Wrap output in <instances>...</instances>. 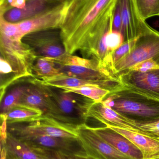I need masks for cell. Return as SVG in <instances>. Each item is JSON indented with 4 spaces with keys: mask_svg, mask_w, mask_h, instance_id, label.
Segmentation results:
<instances>
[{
    "mask_svg": "<svg viewBox=\"0 0 159 159\" xmlns=\"http://www.w3.org/2000/svg\"><path fill=\"white\" fill-rule=\"evenodd\" d=\"M132 141L141 151L143 159L159 158V139L118 127L108 126Z\"/></svg>",
    "mask_w": 159,
    "mask_h": 159,
    "instance_id": "15",
    "label": "cell"
},
{
    "mask_svg": "<svg viewBox=\"0 0 159 159\" xmlns=\"http://www.w3.org/2000/svg\"><path fill=\"white\" fill-rule=\"evenodd\" d=\"M1 126L0 132V140H1V147L3 146L5 143L8 135L7 129V122L6 117L4 115H1Z\"/></svg>",
    "mask_w": 159,
    "mask_h": 159,
    "instance_id": "31",
    "label": "cell"
},
{
    "mask_svg": "<svg viewBox=\"0 0 159 159\" xmlns=\"http://www.w3.org/2000/svg\"><path fill=\"white\" fill-rule=\"evenodd\" d=\"M149 59L159 65V32L155 30L138 38L131 52L114 65L115 74L119 78L135 65Z\"/></svg>",
    "mask_w": 159,
    "mask_h": 159,
    "instance_id": "7",
    "label": "cell"
},
{
    "mask_svg": "<svg viewBox=\"0 0 159 159\" xmlns=\"http://www.w3.org/2000/svg\"><path fill=\"white\" fill-rule=\"evenodd\" d=\"M0 32L7 39L22 41L25 35L21 31L17 23H12L5 20L3 16H0Z\"/></svg>",
    "mask_w": 159,
    "mask_h": 159,
    "instance_id": "25",
    "label": "cell"
},
{
    "mask_svg": "<svg viewBox=\"0 0 159 159\" xmlns=\"http://www.w3.org/2000/svg\"><path fill=\"white\" fill-rule=\"evenodd\" d=\"M33 76L39 79L46 77L65 75L56 67L54 63L46 57H38L35 60L32 68Z\"/></svg>",
    "mask_w": 159,
    "mask_h": 159,
    "instance_id": "20",
    "label": "cell"
},
{
    "mask_svg": "<svg viewBox=\"0 0 159 159\" xmlns=\"http://www.w3.org/2000/svg\"><path fill=\"white\" fill-rule=\"evenodd\" d=\"M70 1H59L56 4H49L38 14L17 24L25 36L32 32L60 29L66 18Z\"/></svg>",
    "mask_w": 159,
    "mask_h": 159,
    "instance_id": "6",
    "label": "cell"
},
{
    "mask_svg": "<svg viewBox=\"0 0 159 159\" xmlns=\"http://www.w3.org/2000/svg\"><path fill=\"white\" fill-rule=\"evenodd\" d=\"M122 17L121 11L120 1L117 0L114 9L112 22V30L121 32V29Z\"/></svg>",
    "mask_w": 159,
    "mask_h": 159,
    "instance_id": "30",
    "label": "cell"
},
{
    "mask_svg": "<svg viewBox=\"0 0 159 159\" xmlns=\"http://www.w3.org/2000/svg\"><path fill=\"white\" fill-rule=\"evenodd\" d=\"M11 7H14L16 9H24L26 5L27 1L25 0H11L8 1Z\"/></svg>",
    "mask_w": 159,
    "mask_h": 159,
    "instance_id": "33",
    "label": "cell"
},
{
    "mask_svg": "<svg viewBox=\"0 0 159 159\" xmlns=\"http://www.w3.org/2000/svg\"><path fill=\"white\" fill-rule=\"evenodd\" d=\"M35 84V86L33 84L32 86H29L23 95L19 105L39 110L43 112V115H46L52 105L48 88L41 84L39 86L38 84Z\"/></svg>",
    "mask_w": 159,
    "mask_h": 159,
    "instance_id": "16",
    "label": "cell"
},
{
    "mask_svg": "<svg viewBox=\"0 0 159 159\" xmlns=\"http://www.w3.org/2000/svg\"><path fill=\"white\" fill-rule=\"evenodd\" d=\"M121 11V33L124 42L138 39L154 30L140 17L135 0H120Z\"/></svg>",
    "mask_w": 159,
    "mask_h": 159,
    "instance_id": "10",
    "label": "cell"
},
{
    "mask_svg": "<svg viewBox=\"0 0 159 159\" xmlns=\"http://www.w3.org/2000/svg\"><path fill=\"white\" fill-rule=\"evenodd\" d=\"M124 42L123 36L121 32L111 30L107 35L106 43L110 53L113 55V52L117 50Z\"/></svg>",
    "mask_w": 159,
    "mask_h": 159,
    "instance_id": "26",
    "label": "cell"
},
{
    "mask_svg": "<svg viewBox=\"0 0 159 159\" xmlns=\"http://www.w3.org/2000/svg\"><path fill=\"white\" fill-rule=\"evenodd\" d=\"M76 131L86 153L95 159H134L116 150L86 124L79 126Z\"/></svg>",
    "mask_w": 159,
    "mask_h": 159,
    "instance_id": "8",
    "label": "cell"
},
{
    "mask_svg": "<svg viewBox=\"0 0 159 159\" xmlns=\"http://www.w3.org/2000/svg\"><path fill=\"white\" fill-rule=\"evenodd\" d=\"M6 150L7 159H42L23 141L8 132L3 146Z\"/></svg>",
    "mask_w": 159,
    "mask_h": 159,
    "instance_id": "18",
    "label": "cell"
},
{
    "mask_svg": "<svg viewBox=\"0 0 159 159\" xmlns=\"http://www.w3.org/2000/svg\"><path fill=\"white\" fill-rule=\"evenodd\" d=\"M88 118L95 119L107 126L118 127L153 137L140 129L135 122L107 107L102 102H94L93 104L88 111Z\"/></svg>",
    "mask_w": 159,
    "mask_h": 159,
    "instance_id": "13",
    "label": "cell"
},
{
    "mask_svg": "<svg viewBox=\"0 0 159 159\" xmlns=\"http://www.w3.org/2000/svg\"><path fill=\"white\" fill-rule=\"evenodd\" d=\"M31 149L42 159H96L88 154L76 155L44 149Z\"/></svg>",
    "mask_w": 159,
    "mask_h": 159,
    "instance_id": "24",
    "label": "cell"
},
{
    "mask_svg": "<svg viewBox=\"0 0 159 159\" xmlns=\"http://www.w3.org/2000/svg\"><path fill=\"white\" fill-rule=\"evenodd\" d=\"M19 139L30 148L44 149L76 155L87 154L79 138L40 136L23 138Z\"/></svg>",
    "mask_w": 159,
    "mask_h": 159,
    "instance_id": "12",
    "label": "cell"
},
{
    "mask_svg": "<svg viewBox=\"0 0 159 159\" xmlns=\"http://www.w3.org/2000/svg\"><path fill=\"white\" fill-rule=\"evenodd\" d=\"M60 89L86 97L95 102H102L105 97L111 93L106 89L95 86H84L79 88L64 87Z\"/></svg>",
    "mask_w": 159,
    "mask_h": 159,
    "instance_id": "22",
    "label": "cell"
},
{
    "mask_svg": "<svg viewBox=\"0 0 159 159\" xmlns=\"http://www.w3.org/2000/svg\"><path fill=\"white\" fill-rule=\"evenodd\" d=\"M2 115L6 117L7 123L12 124L32 120L43 115V112L39 110L18 105L7 113Z\"/></svg>",
    "mask_w": 159,
    "mask_h": 159,
    "instance_id": "19",
    "label": "cell"
},
{
    "mask_svg": "<svg viewBox=\"0 0 159 159\" xmlns=\"http://www.w3.org/2000/svg\"><path fill=\"white\" fill-rule=\"evenodd\" d=\"M137 124L143 131L159 139V120L151 122Z\"/></svg>",
    "mask_w": 159,
    "mask_h": 159,
    "instance_id": "29",
    "label": "cell"
},
{
    "mask_svg": "<svg viewBox=\"0 0 159 159\" xmlns=\"http://www.w3.org/2000/svg\"><path fill=\"white\" fill-rule=\"evenodd\" d=\"M137 39L124 42L119 48L113 52L112 61L114 66L131 52L135 45Z\"/></svg>",
    "mask_w": 159,
    "mask_h": 159,
    "instance_id": "27",
    "label": "cell"
},
{
    "mask_svg": "<svg viewBox=\"0 0 159 159\" xmlns=\"http://www.w3.org/2000/svg\"><path fill=\"white\" fill-rule=\"evenodd\" d=\"M119 78L126 88L159 100V69L146 72L129 70Z\"/></svg>",
    "mask_w": 159,
    "mask_h": 159,
    "instance_id": "11",
    "label": "cell"
},
{
    "mask_svg": "<svg viewBox=\"0 0 159 159\" xmlns=\"http://www.w3.org/2000/svg\"><path fill=\"white\" fill-rule=\"evenodd\" d=\"M51 1L45 0H31L27 1L24 9H11L3 16L5 20L12 23H16L27 20L38 14L46 8Z\"/></svg>",
    "mask_w": 159,
    "mask_h": 159,
    "instance_id": "17",
    "label": "cell"
},
{
    "mask_svg": "<svg viewBox=\"0 0 159 159\" xmlns=\"http://www.w3.org/2000/svg\"><path fill=\"white\" fill-rule=\"evenodd\" d=\"M102 102L137 123L159 120V100L125 86L110 93Z\"/></svg>",
    "mask_w": 159,
    "mask_h": 159,
    "instance_id": "2",
    "label": "cell"
},
{
    "mask_svg": "<svg viewBox=\"0 0 159 159\" xmlns=\"http://www.w3.org/2000/svg\"><path fill=\"white\" fill-rule=\"evenodd\" d=\"M29 86L21 85L15 87L1 100V115L4 114L19 105L23 95Z\"/></svg>",
    "mask_w": 159,
    "mask_h": 159,
    "instance_id": "21",
    "label": "cell"
},
{
    "mask_svg": "<svg viewBox=\"0 0 159 159\" xmlns=\"http://www.w3.org/2000/svg\"><path fill=\"white\" fill-rule=\"evenodd\" d=\"M159 159V158H158V159Z\"/></svg>",
    "mask_w": 159,
    "mask_h": 159,
    "instance_id": "35",
    "label": "cell"
},
{
    "mask_svg": "<svg viewBox=\"0 0 159 159\" xmlns=\"http://www.w3.org/2000/svg\"><path fill=\"white\" fill-rule=\"evenodd\" d=\"M138 11L142 20L159 16V0H135Z\"/></svg>",
    "mask_w": 159,
    "mask_h": 159,
    "instance_id": "23",
    "label": "cell"
},
{
    "mask_svg": "<svg viewBox=\"0 0 159 159\" xmlns=\"http://www.w3.org/2000/svg\"><path fill=\"white\" fill-rule=\"evenodd\" d=\"M158 69H159V64H157L152 59H149V60L142 61L136 64L132 67L128 71L133 70V71H140V72H146L148 70Z\"/></svg>",
    "mask_w": 159,
    "mask_h": 159,
    "instance_id": "28",
    "label": "cell"
},
{
    "mask_svg": "<svg viewBox=\"0 0 159 159\" xmlns=\"http://www.w3.org/2000/svg\"><path fill=\"white\" fill-rule=\"evenodd\" d=\"M50 30L32 32L25 35L22 41L30 47L37 57L56 58L66 52L58 33Z\"/></svg>",
    "mask_w": 159,
    "mask_h": 159,
    "instance_id": "9",
    "label": "cell"
},
{
    "mask_svg": "<svg viewBox=\"0 0 159 159\" xmlns=\"http://www.w3.org/2000/svg\"><path fill=\"white\" fill-rule=\"evenodd\" d=\"M0 72L1 76L6 74H11L13 73L12 68L11 65L7 61L1 57L0 59Z\"/></svg>",
    "mask_w": 159,
    "mask_h": 159,
    "instance_id": "32",
    "label": "cell"
},
{
    "mask_svg": "<svg viewBox=\"0 0 159 159\" xmlns=\"http://www.w3.org/2000/svg\"><path fill=\"white\" fill-rule=\"evenodd\" d=\"M93 128L101 138L120 152L134 159H143L139 149L121 134L107 126Z\"/></svg>",
    "mask_w": 159,
    "mask_h": 159,
    "instance_id": "14",
    "label": "cell"
},
{
    "mask_svg": "<svg viewBox=\"0 0 159 159\" xmlns=\"http://www.w3.org/2000/svg\"><path fill=\"white\" fill-rule=\"evenodd\" d=\"M59 89L48 88L52 106L45 116L76 129L86 124L88 111L95 102L84 96Z\"/></svg>",
    "mask_w": 159,
    "mask_h": 159,
    "instance_id": "3",
    "label": "cell"
},
{
    "mask_svg": "<svg viewBox=\"0 0 159 159\" xmlns=\"http://www.w3.org/2000/svg\"><path fill=\"white\" fill-rule=\"evenodd\" d=\"M117 0H70L60 35L66 52L94 59L100 42L112 30Z\"/></svg>",
    "mask_w": 159,
    "mask_h": 159,
    "instance_id": "1",
    "label": "cell"
},
{
    "mask_svg": "<svg viewBox=\"0 0 159 159\" xmlns=\"http://www.w3.org/2000/svg\"><path fill=\"white\" fill-rule=\"evenodd\" d=\"M7 129L8 133L19 139L40 136L78 138L76 128L59 123L44 115L26 121L7 123Z\"/></svg>",
    "mask_w": 159,
    "mask_h": 159,
    "instance_id": "4",
    "label": "cell"
},
{
    "mask_svg": "<svg viewBox=\"0 0 159 159\" xmlns=\"http://www.w3.org/2000/svg\"><path fill=\"white\" fill-rule=\"evenodd\" d=\"M1 159H7L6 150L4 148H1Z\"/></svg>",
    "mask_w": 159,
    "mask_h": 159,
    "instance_id": "34",
    "label": "cell"
},
{
    "mask_svg": "<svg viewBox=\"0 0 159 159\" xmlns=\"http://www.w3.org/2000/svg\"><path fill=\"white\" fill-rule=\"evenodd\" d=\"M1 57L7 61L12 68L14 76L12 83L24 77L33 76L32 68L38 58L33 50L22 41L0 37Z\"/></svg>",
    "mask_w": 159,
    "mask_h": 159,
    "instance_id": "5",
    "label": "cell"
}]
</instances>
